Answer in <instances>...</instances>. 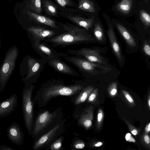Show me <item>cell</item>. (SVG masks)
Wrapping results in <instances>:
<instances>
[{
  "label": "cell",
  "mask_w": 150,
  "mask_h": 150,
  "mask_svg": "<svg viewBox=\"0 0 150 150\" xmlns=\"http://www.w3.org/2000/svg\"><path fill=\"white\" fill-rule=\"evenodd\" d=\"M62 32L44 42L52 47L63 48L68 46L91 42L95 40L86 31L68 22H59Z\"/></svg>",
  "instance_id": "6da1fadb"
},
{
  "label": "cell",
  "mask_w": 150,
  "mask_h": 150,
  "mask_svg": "<svg viewBox=\"0 0 150 150\" xmlns=\"http://www.w3.org/2000/svg\"><path fill=\"white\" fill-rule=\"evenodd\" d=\"M83 88L81 84L66 85L62 82L52 80L43 84L38 92L43 103L46 104L53 97L72 96L79 93Z\"/></svg>",
  "instance_id": "7a4b0ae2"
},
{
  "label": "cell",
  "mask_w": 150,
  "mask_h": 150,
  "mask_svg": "<svg viewBox=\"0 0 150 150\" xmlns=\"http://www.w3.org/2000/svg\"><path fill=\"white\" fill-rule=\"evenodd\" d=\"M47 62L29 55L24 57L19 66L21 81L23 83H35Z\"/></svg>",
  "instance_id": "3957f363"
},
{
  "label": "cell",
  "mask_w": 150,
  "mask_h": 150,
  "mask_svg": "<svg viewBox=\"0 0 150 150\" xmlns=\"http://www.w3.org/2000/svg\"><path fill=\"white\" fill-rule=\"evenodd\" d=\"M18 47L14 45L6 52L0 67V92L3 91L14 69L19 54Z\"/></svg>",
  "instance_id": "277c9868"
},
{
  "label": "cell",
  "mask_w": 150,
  "mask_h": 150,
  "mask_svg": "<svg viewBox=\"0 0 150 150\" xmlns=\"http://www.w3.org/2000/svg\"><path fill=\"white\" fill-rule=\"evenodd\" d=\"M24 84L25 87L22 92L23 117L28 133L31 136L33 122V105L31 97L35 86L30 83Z\"/></svg>",
  "instance_id": "5b68a950"
},
{
  "label": "cell",
  "mask_w": 150,
  "mask_h": 150,
  "mask_svg": "<svg viewBox=\"0 0 150 150\" xmlns=\"http://www.w3.org/2000/svg\"><path fill=\"white\" fill-rule=\"evenodd\" d=\"M63 58L75 66L82 73L94 75L101 73H106L112 70L108 66L93 62L74 55L67 56Z\"/></svg>",
  "instance_id": "8992f818"
},
{
  "label": "cell",
  "mask_w": 150,
  "mask_h": 150,
  "mask_svg": "<svg viewBox=\"0 0 150 150\" xmlns=\"http://www.w3.org/2000/svg\"><path fill=\"white\" fill-rule=\"evenodd\" d=\"M32 44L33 47L37 53L47 63L50 60L61 59L68 56L67 53L57 52L44 42L34 41Z\"/></svg>",
  "instance_id": "52a82bcc"
},
{
  "label": "cell",
  "mask_w": 150,
  "mask_h": 150,
  "mask_svg": "<svg viewBox=\"0 0 150 150\" xmlns=\"http://www.w3.org/2000/svg\"><path fill=\"white\" fill-rule=\"evenodd\" d=\"M80 10L75 8L67 11H59V14L60 16L69 20L76 25L88 30L91 27L93 20L92 18H86L81 16L79 13Z\"/></svg>",
  "instance_id": "ba28073f"
},
{
  "label": "cell",
  "mask_w": 150,
  "mask_h": 150,
  "mask_svg": "<svg viewBox=\"0 0 150 150\" xmlns=\"http://www.w3.org/2000/svg\"><path fill=\"white\" fill-rule=\"evenodd\" d=\"M57 116L55 111L51 113L46 110L40 113L36 120L31 136L34 138L36 137L52 122Z\"/></svg>",
  "instance_id": "9c48e42d"
},
{
  "label": "cell",
  "mask_w": 150,
  "mask_h": 150,
  "mask_svg": "<svg viewBox=\"0 0 150 150\" xmlns=\"http://www.w3.org/2000/svg\"><path fill=\"white\" fill-rule=\"evenodd\" d=\"M67 52L72 55L84 57L89 61L108 66L106 61L96 50L83 48L78 50H69Z\"/></svg>",
  "instance_id": "30bf717a"
},
{
  "label": "cell",
  "mask_w": 150,
  "mask_h": 150,
  "mask_svg": "<svg viewBox=\"0 0 150 150\" xmlns=\"http://www.w3.org/2000/svg\"><path fill=\"white\" fill-rule=\"evenodd\" d=\"M27 31L32 38V42L44 41L58 34L53 30L39 25L30 26L27 29Z\"/></svg>",
  "instance_id": "8fae6325"
},
{
  "label": "cell",
  "mask_w": 150,
  "mask_h": 150,
  "mask_svg": "<svg viewBox=\"0 0 150 150\" xmlns=\"http://www.w3.org/2000/svg\"><path fill=\"white\" fill-rule=\"evenodd\" d=\"M26 14L30 20L33 21L39 25H45L55 30L61 29L59 23L46 16L38 14L27 10Z\"/></svg>",
  "instance_id": "7c38bea8"
},
{
  "label": "cell",
  "mask_w": 150,
  "mask_h": 150,
  "mask_svg": "<svg viewBox=\"0 0 150 150\" xmlns=\"http://www.w3.org/2000/svg\"><path fill=\"white\" fill-rule=\"evenodd\" d=\"M47 63L57 72L72 76H79V74L76 71L62 61L61 59H52L48 62Z\"/></svg>",
  "instance_id": "4fadbf2b"
},
{
  "label": "cell",
  "mask_w": 150,
  "mask_h": 150,
  "mask_svg": "<svg viewBox=\"0 0 150 150\" xmlns=\"http://www.w3.org/2000/svg\"><path fill=\"white\" fill-rule=\"evenodd\" d=\"M18 105L17 95L14 93L5 100L0 102V118L6 117L15 109Z\"/></svg>",
  "instance_id": "5bb4252c"
},
{
  "label": "cell",
  "mask_w": 150,
  "mask_h": 150,
  "mask_svg": "<svg viewBox=\"0 0 150 150\" xmlns=\"http://www.w3.org/2000/svg\"><path fill=\"white\" fill-rule=\"evenodd\" d=\"M61 126L60 123L57 124L47 133L40 137L34 143L33 149L37 150L48 144L60 131Z\"/></svg>",
  "instance_id": "9a60e30c"
},
{
  "label": "cell",
  "mask_w": 150,
  "mask_h": 150,
  "mask_svg": "<svg viewBox=\"0 0 150 150\" xmlns=\"http://www.w3.org/2000/svg\"><path fill=\"white\" fill-rule=\"evenodd\" d=\"M7 133L8 139L12 142L18 145L23 144L24 134L17 123L11 124L7 129Z\"/></svg>",
  "instance_id": "2e32d148"
},
{
  "label": "cell",
  "mask_w": 150,
  "mask_h": 150,
  "mask_svg": "<svg viewBox=\"0 0 150 150\" xmlns=\"http://www.w3.org/2000/svg\"><path fill=\"white\" fill-rule=\"evenodd\" d=\"M93 111V107L91 105L89 106L84 110L79 119V124L86 129H89L92 125Z\"/></svg>",
  "instance_id": "e0dca14e"
},
{
  "label": "cell",
  "mask_w": 150,
  "mask_h": 150,
  "mask_svg": "<svg viewBox=\"0 0 150 150\" xmlns=\"http://www.w3.org/2000/svg\"><path fill=\"white\" fill-rule=\"evenodd\" d=\"M111 46L117 59L120 62L122 60L121 50L114 32L111 25H110L107 32Z\"/></svg>",
  "instance_id": "ac0fdd59"
},
{
  "label": "cell",
  "mask_w": 150,
  "mask_h": 150,
  "mask_svg": "<svg viewBox=\"0 0 150 150\" xmlns=\"http://www.w3.org/2000/svg\"><path fill=\"white\" fill-rule=\"evenodd\" d=\"M42 7L45 12L49 16L60 17L59 8L51 0H41Z\"/></svg>",
  "instance_id": "d6986e66"
},
{
  "label": "cell",
  "mask_w": 150,
  "mask_h": 150,
  "mask_svg": "<svg viewBox=\"0 0 150 150\" xmlns=\"http://www.w3.org/2000/svg\"><path fill=\"white\" fill-rule=\"evenodd\" d=\"M59 8V11H67L74 9H79L76 0H52Z\"/></svg>",
  "instance_id": "ffe728a7"
},
{
  "label": "cell",
  "mask_w": 150,
  "mask_h": 150,
  "mask_svg": "<svg viewBox=\"0 0 150 150\" xmlns=\"http://www.w3.org/2000/svg\"><path fill=\"white\" fill-rule=\"evenodd\" d=\"M116 25L119 32L129 45L135 47L136 44L134 38L127 30L121 24L117 23Z\"/></svg>",
  "instance_id": "44dd1931"
},
{
  "label": "cell",
  "mask_w": 150,
  "mask_h": 150,
  "mask_svg": "<svg viewBox=\"0 0 150 150\" xmlns=\"http://www.w3.org/2000/svg\"><path fill=\"white\" fill-rule=\"evenodd\" d=\"M94 89V87L90 86L83 88L74 100L75 105H78L84 102Z\"/></svg>",
  "instance_id": "7402d4cb"
},
{
  "label": "cell",
  "mask_w": 150,
  "mask_h": 150,
  "mask_svg": "<svg viewBox=\"0 0 150 150\" xmlns=\"http://www.w3.org/2000/svg\"><path fill=\"white\" fill-rule=\"evenodd\" d=\"M79 9L93 13L96 11L93 2L90 0H77Z\"/></svg>",
  "instance_id": "603a6c76"
},
{
  "label": "cell",
  "mask_w": 150,
  "mask_h": 150,
  "mask_svg": "<svg viewBox=\"0 0 150 150\" xmlns=\"http://www.w3.org/2000/svg\"><path fill=\"white\" fill-rule=\"evenodd\" d=\"M27 4L29 9L28 10L38 14H42L41 0H28Z\"/></svg>",
  "instance_id": "cb8c5ba5"
},
{
  "label": "cell",
  "mask_w": 150,
  "mask_h": 150,
  "mask_svg": "<svg viewBox=\"0 0 150 150\" xmlns=\"http://www.w3.org/2000/svg\"><path fill=\"white\" fill-rule=\"evenodd\" d=\"M132 5V0H122L117 5L116 8L120 12L127 14L131 10Z\"/></svg>",
  "instance_id": "d4e9b609"
},
{
  "label": "cell",
  "mask_w": 150,
  "mask_h": 150,
  "mask_svg": "<svg viewBox=\"0 0 150 150\" xmlns=\"http://www.w3.org/2000/svg\"><path fill=\"white\" fill-rule=\"evenodd\" d=\"M94 34L98 41H103L104 37L103 32L101 25L98 23H96L95 25Z\"/></svg>",
  "instance_id": "484cf974"
},
{
  "label": "cell",
  "mask_w": 150,
  "mask_h": 150,
  "mask_svg": "<svg viewBox=\"0 0 150 150\" xmlns=\"http://www.w3.org/2000/svg\"><path fill=\"white\" fill-rule=\"evenodd\" d=\"M141 19L147 27H149L150 25V16L145 11L142 10L140 12Z\"/></svg>",
  "instance_id": "4316f807"
},
{
  "label": "cell",
  "mask_w": 150,
  "mask_h": 150,
  "mask_svg": "<svg viewBox=\"0 0 150 150\" xmlns=\"http://www.w3.org/2000/svg\"><path fill=\"white\" fill-rule=\"evenodd\" d=\"M104 116V112L100 108L98 110L96 122V127L98 129H100L101 127Z\"/></svg>",
  "instance_id": "83f0119b"
},
{
  "label": "cell",
  "mask_w": 150,
  "mask_h": 150,
  "mask_svg": "<svg viewBox=\"0 0 150 150\" xmlns=\"http://www.w3.org/2000/svg\"><path fill=\"white\" fill-rule=\"evenodd\" d=\"M108 91L110 96H115L117 92V83L114 82L111 83L108 87Z\"/></svg>",
  "instance_id": "f1b7e54d"
},
{
  "label": "cell",
  "mask_w": 150,
  "mask_h": 150,
  "mask_svg": "<svg viewBox=\"0 0 150 150\" xmlns=\"http://www.w3.org/2000/svg\"><path fill=\"white\" fill-rule=\"evenodd\" d=\"M63 137H61L53 142L50 146V149L51 150H59L62 148V142Z\"/></svg>",
  "instance_id": "f546056e"
},
{
  "label": "cell",
  "mask_w": 150,
  "mask_h": 150,
  "mask_svg": "<svg viewBox=\"0 0 150 150\" xmlns=\"http://www.w3.org/2000/svg\"><path fill=\"white\" fill-rule=\"evenodd\" d=\"M98 89H94L88 98V102L93 103L96 100L98 95Z\"/></svg>",
  "instance_id": "4dcf8cb0"
},
{
  "label": "cell",
  "mask_w": 150,
  "mask_h": 150,
  "mask_svg": "<svg viewBox=\"0 0 150 150\" xmlns=\"http://www.w3.org/2000/svg\"><path fill=\"white\" fill-rule=\"evenodd\" d=\"M124 120L125 121L127 124L129 130L131 133L134 135H137L139 131L138 129L132 126L128 121L123 118Z\"/></svg>",
  "instance_id": "1f68e13d"
},
{
  "label": "cell",
  "mask_w": 150,
  "mask_h": 150,
  "mask_svg": "<svg viewBox=\"0 0 150 150\" xmlns=\"http://www.w3.org/2000/svg\"><path fill=\"white\" fill-rule=\"evenodd\" d=\"M122 92L127 101L131 104L134 103V101L130 94L125 90H122Z\"/></svg>",
  "instance_id": "d6a6232c"
},
{
  "label": "cell",
  "mask_w": 150,
  "mask_h": 150,
  "mask_svg": "<svg viewBox=\"0 0 150 150\" xmlns=\"http://www.w3.org/2000/svg\"><path fill=\"white\" fill-rule=\"evenodd\" d=\"M74 146L76 149H81L85 147V144L81 141H77L74 142Z\"/></svg>",
  "instance_id": "836d02e7"
},
{
  "label": "cell",
  "mask_w": 150,
  "mask_h": 150,
  "mask_svg": "<svg viewBox=\"0 0 150 150\" xmlns=\"http://www.w3.org/2000/svg\"><path fill=\"white\" fill-rule=\"evenodd\" d=\"M125 139L126 141L134 143L136 142L135 139L129 133H127L125 135Z\"/></svg>",
  "instance_id": "e575fe53"
},
{
  "label": "cell",
  "mask_w": 150,
  "mask_h": 150,
  "mask_svg": "<svg viewBox=\"0 0 150 150\" xmlns=\"http://www.w3.org/2000/svg\"><path fill=\"white\" fill-rule=\"evenodd\" d=\"M144 52L146 55L149 56H150V47L149 45L145 44L143 47Z\"/></svg>",
  "instance_id": "d590c367"
},
{
  "label": "cell",
  "mask_w": 150,
  "mask_h": 150,
  "mask_svg": "<svg viewBox=\"0 0 150 150\" xmlns=\"http://www.w3.org/2000/svg\"><path fill=\"white\" fill-rule=\"evenodd\" d=\"M143 139L144 142L147 144L149 145L150 139L149 136L147 134H145L143 137Z\"/></svg>",
  "instance_id": "8d00e7d4"
},
{
  "label": "cell",
  "mask_w": 150,
  "mask_h": 150,
  "mask_svg": "<svg viewBox=\"0 0 150 150\" xmlns=\"http://www.w3.org/2000/svg\"><path fill=\"white\" fill-rule=\"evenodd\" d=\"M13 150L14 149L8 147L7 146L4 145L0 146V150Z\"/></svg>",
  "instance_id": "74e56055"
},
{
  "label": "cell",
  "mask_w": 150,
  "mask_h": 150,
  "mask_svg": "<svg viewBox=\"0 0 150 150\" xmlns=\"http://www.w3.org/2000/svg\"><path fill=\"white\" fill-rule=\"evenodd\" d=\"M150 131V123L149 122L146 126L145 128V131L147 133H148Z\"/></svg>",
  "instance_id": "f35d334b"
},
{
  "label": "cell",
  "mask_w": 150,
  "mask_h": 150,
  "mask_svg": "<svg viewBox=\"0 0 150 150\" xmlns=\"http://www.w3.org/2000/svg\"><path fill=\"white\" fill-rule=\"evenodd\" d=\"M103 144V143L101 142H99L97 143L94 146L96 147H99L102 146Z\"/></svg>",
  "instance_id": "ab89813d"
},
{
  "label": "cell",
  "mask_w": 150,
  "mask_h": 150,
  "mask_svg": "<svg viewBox=\"0 0 150 150\" xmlns=\"http://www.w3.org/2000/svg\"><path fill=\"white\" fill-rule=\"evenodd\" d=\"M148 106L149 107V109H150V94H149V96L148 97Z\"/></svg>",
  "instance_id": "60d3db41"
},
{
  "label": "cell",
  "mask_w": 150,
  "mask_h": 150,
  "mask_svg": "<svg viewBox=\"0 0 150 150\" xmlns=\"http://www.w3.org/2000/svg\"><path fill=\"white\" fill-rule=\"evenodd\" d=\"M1 38H0V49L1 48Z\"/></svg>",
  "instance_id": "b9f144b4"
},
{
  "label": "cell",
  "mask_w": 150,
  "mask_h": 150,
  "mask_svg": "<svg viewBox=\"0 0 150 150\" xmlns=\"http://www.w3.org/2000/svg\"><path fill=\"white\" fill-rule=\"evenodd\" d=\"M146 0H147H147H145V1H146Z\"/></svg>",
  "instance_id": "7bdbcfd3"
}]
</instances>
